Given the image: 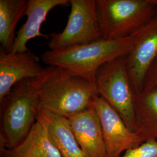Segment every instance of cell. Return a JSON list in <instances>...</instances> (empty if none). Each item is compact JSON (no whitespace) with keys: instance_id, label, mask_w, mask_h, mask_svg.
<instances>
[{"instance_id":"8992f818","label":"cell","mask_w":157,"mask_h":157,"mask_svg":"<svg viewBox=\"0 0 157 157\" xmlns=\"http://www.w3.org/2000/svg\"><path fill=\"white\" fill-rule=\"evenodd\" d=\"M71 12L62 32L50 35L49 50L85 45L101 39L95 0H69Z\"/></svg>"},{"instance_id":"e0dca14e","label":"cell","mask_w":157,"mask_h":157,"mask_svg":"<svg viewBox=\"0 0 157 157\" xmlns=\"http://www.w3.org/2000/svg\"><path fill=\"white\" fill-rule=\"evenodd\" d=\"M157 87V58L146 75L143 89Z\"/></svg>"},{"instance_id":"7c38bea8","label":"cell","mask_w":157,"mask_h":157,"mask_svg":"<svg viewBox=\"0 0 157 157\" xmlns=\"http://www.w3.org/2000/svg\"><path fill=\"white\" fill-rule=\"evenodd\" d=\"M37 119L44 124L62 157H87L75 138L67 118L40 108Z\"/></svg>"},{"instance_id":"6da1fadb","label":"cell","mask_w":157,"mask_h":157,"mask_svg":"<svg viewBox=\"0 0 157 157\" xmlns=\"http://www.w3.org/2000/svg\"><path fill=\"white\" fill-rule=\"evenodd\" d=\"M34 83L40 108L65 118L90 108L98 96L94 83L56 66L44 67Z\"/></svg>"},{"instance_id":"9a60e30c","label":"cell","mask_w":157,"mask_h":157,"mask_svg":"<svg viewBox=\"0 0 157 157\" xmlns=\"http://www.w3.org/2000/svg\"><path fill=\"white\" fill-rule=\"evenodd\" d=\"M28 5V0H0V42L7 52H11L16 26L25 15Z\"/></svg>"},{"instance_id":"4fadbf2b","label":"cell","mask_w":157,"mask_h":157,"mask_svg":"<svg viewBox=\"0 0 157 157\" xmlns=\"http://www.w3.org/2000/svg\"><path fill=\"white\" fill-rule=\"evenodd\" d=\"M6 157H62L44 124L37 119L26 137L12 149L1 147Z\"/></svg>"},{"instance_id":"30bf717a","label":"cell","mask_w":157,"mask_h":157,"mask_svg":"<svg viewBox=\"0 0 157 157\" xmlns=\"http://www.w3.org/2000/svg\"><path fill=\"white\" fill-rule=\"evenodd\" d=\"M67 118L78 144L87 157H107L100 121L93 105Z\"/></svg>"},{"instance_id":"ac0fdd59","label":"cell","mask_w":157,"mask_h":157,"mask_svg":"<svg viewBox=\"0 0 157 157\" xmlns=\"http://www.w3.org/2000/svg\"><path fill=\"white\" fill-rule=\"evenodd\" d=\"M150 23H155V24H157V10L154 17H152L151 22Z\"/></svg>"},{"instance_id":"5b68a950","label":"cell","mask_w":157,"mask_h":157,"mask_svg":"<svg viewBox=\"0 0 157 157\" xmlns=\"http://www.w3.org/2000/svg\"><path fill=\"white\" fill-rule=\"evenodd\" d=\"M126 56H119L107 62L95 76L96 90L118 112L128 129L136 132V93L129 80Z\"/></svg>"},{"instance_id":"8fae6325","label":"cell","mask_w":157,"mask_h":157,"mask_svg":"<svg viewBox=\"0 0 157 157\" xmlns=\"http://www.w3.org/2000/svg\"><path fill=\"white\" fill-rule=\"evenodd\" d=\"M69 0H28V5L25 12L27 20L17 32V36L12 48V53L28 51L27 44L29 41L40 37L49 39L50 36L41 32L42 23L47 15L57 6H66Z\"/></svg>"},{"instance_id":"5bb4252c","label":"cell","mask_w":157,"mask_h":157,"mask_svg":"<svg viewBox=\"0 0 157 157\" xmlns=\"http://www.w3.org/2000/svg\"><path fill=\"white\" fill-rule=\"evenodd\" d=\"M136 132L143 142L157 140V87L136 93Z\"/></svg>"},{"instance_id":"9c48e42d","label":"cell","mask_w":157,"mask_h":157,"mask_svg":"<svg viewBox=\"0 0 157 157\" xmlns=\"http://www.w3.org/2000/svg\"><path fill=\"white\" fill-rule=\"evenodd\" d=\"M37 56L30 51L7 52L0 50V101L23 80L36 78L44 69Z\"/></svg>"},{"instance_id":"2e32d148","label":"cell","mask_w":157,"mask_h":157,"mask_svg":"<svg viewBox=\"0 0 157 157\" xmlns=\"http://www.w3.org/2000/svg\"><path fill=\"white\" fill-rule=\"evenodd\" d=\"M120 157H157V140L144 142L124 152Z\"/></svg>"},{"instance_id":"52a82bcc","label":"cell","mask_w":157,"mask_h":157,"mask_svg":"<svg viewBox=\"0 0 157 157\" xmlns=\"http://www.w3.org/2000/svg\"><path fill=\"white\" fill-rule=\"evenodd\" d=\"M93 106L100 121L107 157H120L127 150L143 143L138 135L128 129L118 112L102 97L97 96Z\"/></svg>"},{"instance_id":"3957f363","label":"cell","mask_w":157,"mask_h":157,"mask_svg":"<svg viewBox=\"0 0 157 157\" xmlns=\"http://www.w3.org/2000/svg\"><path fill=\"white\" fill-rule=\"evenodd\" d=\"M0 102L1 147L12 149L26 137L37 121L40 102L34 78L15 84Z\"/></svg>"},{"instance_id":"ba28073f","label":"cell","mask_w":157,"mask_h":157,"mask_svg":"<svg viewBox=\"0 0 157 157\" xmlns=\"http://www.w3.org/2000/svg\"><path fill=\"white\" fill-rule=\"evenodd\" d=\"M135 44L126 56L129 80L136 93L141 92L146 75L157 58V24L149 23L135 33Z\"/></svg>"},{"instance_id":"7a4b0ae2","label":"cell","mask_w":157,"mask_h":157,"mask_svg":"<svg viewBox=\"0 0 157 157\" xmlns=\"http://www.w3.org/2000/svg\"><path fill=\"white\" fill-rule=\"evenodd\" d=\"M135 39V34L122 39H101L85 45L47 51L41 58L48 66L63 67L94 83L99 69L118 57L128 56L134 46Z\"/></svg>"},{"instance_id":"277c9868","label":"cell","mask_w":157,"mask_h":157,"mask_svg":"<svg viewBox=\"0 0 157 157\" xmlns=\"http://www.w3.org/2000/svg\"><path fill=\"white\" fill-rule=\"evenodd\" d=\"M102 39H122L147 26L157 10V0H95Z\"/></svg>"}]
</instances>
